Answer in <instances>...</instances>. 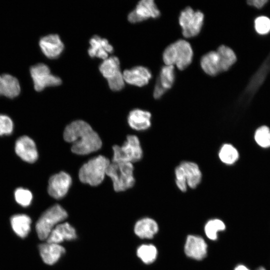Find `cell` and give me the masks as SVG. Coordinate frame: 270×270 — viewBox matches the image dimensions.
I'll use <instances>...</instances> for the list:
<instances>
[{
    "label": "cell",
    "instance_id": "836d02e7",
    "mask_svg": "<svg viewBox=\"0 0 270 270\" xmlns=\"http://www.w3.org/2000/svg\"><path fill=\"white\" fill-rule=\"evenodd\" d=\"M14 124L12 119L5 114H0V136L10 134L13 130Z\"/></svg>",
    "mask_w": 270,
    "mask_h": 270
},
{
    "label": "cell",
    "instance_id": "e575fe53",
    "mask_svg": "<svg viewBox=\"0 0 270 270\" xmlns=\"http://www.w3.org/2000/svg\"><path fill=\"white\" fill-rule=\"evenodd\" d=\"M268 2L267 0H250L247 2L248 5L253 6L258 8H262Z\"/></svg>",
    "mask_w": 270,
    "mask_h": 270
},
{
    "label": "cell",
    "instance_id": "4316f807",
    "mask_svg": "<svg viewBox=\"0 0 270 270\" xmlns=\"http://www.w3.org/2000/svg\"><path fill=\"white\" fill-rule=\"evenodd\" d=\"M216 51L220 60L222 72L227 71L236 62V54L231 48L225 45L220 46Z\"/></svg>",
    "mask_w": 270,
    "mask_h": 270
},
{
    "label": "cell",
    "instance_id": "277c9868",
    "mask_svg": "<svg viewBox=\"0 0 270 270\" xmlns=\"http://www.w3.org/2000/svg\"><path fill=\"white\" fill-rule=\"evenodd\" d=\"M132 164L112 162L108 166L106 175L110 176L116 192H122L132 188L134 184Z\"/></svg>",
    "mask_w": 270,
    "mask_h": 270
},
{
    "label": "cell",
    "instance_id": "74e56055",
    "mask_svg": "<svg viewBox=\"0 0 270 270\" xmlns=\"http://www.w3.org/2000/svg\"><path fill=\"white\" fill-rule=\"evenodd\" d=\"M257 270H266L264 268L262 267L259 268Z\"/></svg>",
    "mask_w": 270,
    "mask_h": 270
},
{
    "label": "cell",
    "instance_id": "7c38bea8",
    "mask_svg": "<svg viewBox=\"0 0 270 270\" xmlns=\"http://www.w3.org/2000/svg\"><path fill=\"white\" fill-rule=\"evenodd\" d=\"M14 150L16 154L27 162H34L38 158L36 144L28 136H23L20 137L16 142Z\"/></svg>",
    "mask_w": 270,
    "mask_h": 270
},
{
    "label": "cell",
    "instance_id": "9a60e30c",
    "mask_svg": "<svg viewBox=\"0 0 270 270\" xmlns=\"http://www.w3.org/2000/svg\"><path fill=\"white\" fill-rule=\"evenodd\" d=\"M122 74L124 82L139 87L147 84L152 76L148 68L140 66L126 70Z\"/></svg>",
    "mask_w": 270,
    "mask_h": 270
},
{
    "label": "cell",
    "instance_id": "2e32d148",
    "mask_svg": "<svg viewBox=\"0 0 270 270\" xmlns=\"http://www.w3.org/2000/svg\"><path fill=\"white\" fill-rule=\"evenodd\" d=\"M88 54L91 58H98L104 60L112 52L114 48L108 41L98 36H93L90 40Z\"/></svg>",
    "mask_w": 270,
    "mask_h": 270
},
{
    "label": "cell",
    "instance_id": "8d00e7d4",
    "mask_svg": "<svg viewBox=\"0 0 270 270\" xmlns=\"http://www.w3.org/2000/svg\"><path fill=\"white\" fill-rule=\"evenodd\" d=\"M3 95V80L2 76L0 75V96Z\"/></svg>",
    "mask_w": 270,
    "mask_h": 270
},
{
    "label": "cell",
    "instance_id": "f1b7e54d",
    "mask_svg": "<svg viewBox=\"0 0 270 270\" xmlns=\"http://www.w3.org/2000/svg\"><path fill=\"white\" fill-rule=\"evenodd\" d=\"M226 229L224 223L220 219L214 218L208 220L204 226V232L210 240H214L218 238V233Z\"/></svg>",
    "mask_w": 270,
    "mask_h": 270
},
{
    "label": "cell",
    "instance_id": "6da1fadb",
    "mask_svg": "<svg viewBox=\"0 0 270 270\" xmlns=\"http://www.w3.org/2000/svg\"><path fill=\"white\" fill-rule=\"evenodd\" d=\"M64 138L72 144V152L80 155L89 154L100 148L102 140L98 134L84 121H74L65 128Z\"/></svg>",
    "mask_w": 270,
    "mask_h": 270
},
{
    "label": "cell",
    "instance_id": "7a4b0ae2",
    "mask_svg": "<svg viewBox=\"0 0 270 270\" xmlns=\"http://www.w3.org/2000/svg\"><path fill=\"white\" fill-rule=\"evenodd\" d=\"M193 50L190 44L186 40L180 39L168 45L162 54L165 65L176 66L180 70H184L192 62Z\"/></svg>",
    "mask_w": 270,
    "mask_h": 270
},
{
    "label": "cell",
    "instance_id": "8992f818",
    "mask_svg": "<svg viewBox=\"0 0 270 270\" xmlns=\"http://www.w3.org/2000/svg\"><path fill=\"white\" fill-rule=\"evenodd\" d=\"M112 162L130 163L140 160L142 156V150L138 138L129 135L122 146L115 145Z\"/></svg>",
    "mask_w": 270,
    "mask_h": 270
},
{
    "label": "cell",
    "instance_id": "5b68a950",
    "mask_svg": "<svg viewBox=\"0 0 270 270\" xmlns=\"http://www.w3.org/2000/svg\"><path fill=\"white\" fill-rule=\"evenodd\" d=\"M67 217L66 212L59 204L46 210L36 223V230L39 238L46 240L52 230Z\"/></svg>",
    "mask_w": 270,
    "mask_h": 270
},
{
    "label": "cell",
    "instance_id": "d4e9b609",
    "mask_svg": "<svg viewBox=\"0 0 270 270\" xmlns=\"http://www.w3.org/2000/svg\"><path fill=\"white\" fill-rule=\"evenodd\" d=\"M3 80V95L7 98H14L20 93V86L18 80L9 74L2 75Z\"/></svg>",
    "mask_w": 270,
    "mask_h": 270
},
{
    "label": "cell",
    "instance_id": "5bb4252c",
    "mask_svg": "<svg viewBox=\"0 0 270 270\" xmlns=\"http://www.w3.org/2000/svg\"><path fill=\"white\" fill-rule=\"evenodd\" d=\"M207 250V244L203 238L194 235L188 236L184 245V252L188 256L201 260L206 256Z\"/></svg>",
    "mask_w": 270,
    "mask_h": 270
},
{
    "label": "cell",
    "instance_id": "8fae6325",
    "mask_svg": "<svg viewBox=\"0 0 270 270\" xmlns=\"http://www.w3.org/2000/svg\"><path fill=\"white\" fill-rule=\"evenodd\" d=\"M72 184V178L67 173L61 172L49 179L48 192L56 199H60L67 194Z\"/></svg>",
    "mask_w": 270,
    "mask_h": 270
},
{
    "label": "cell",
    "instance_id": "3957f363",
    "mask_svg": "<svg viewBox=\"0 0 270 270\" xmlns=\"http://www.w3.org/2000/svg\"><path fill=\"white\" fill-rule=\"evenodd\" d=\"M110 163V160L102 156H98L90 160L80 170V180L92 186L100 184L106 175Z\"/></svg>",
    "mask_w": 270,
    "mask_h": 270
},
{
    "label": "cell",
    "instance_id": "d590c367",
    "mask_svg": "<svg viewBox=\"0 0 270 270\" xmlns=\"http://www.w3.org/2000/svg\"><path fill=\"white\" fill-rule=\"evenodd\" d=\"M234 270H250L248 268L244 265L240 264L236 266Z\"/></svg>",
    "mask_w": 270,
    "mask_h": 270
},
{
    "label": "cell",
    "instance_id": "484cf974",
    "mask_svg": "<svg viewBox=\"0 0 270 270\" xmlns=\"http://www.w3.org/2000/svg\"><path fill=\"white\" fill-rule=\"evenodd\" d=\"M218 156L222 163L232 165L238 160L240 155L238 150L233 145L224 144L219 150Z\"/></svg>",
    "mask_w": 270,
    "mask_h": 270
},
{
    "label": "cell",
    "instance_id": "1f68e13d",
    "mask_svg": "<svg viewBox=\"0 0 270 270\" xmlns=\"http://www.w3.org/2000/svg\"><path fill=\"white\" fill-rule=\"evenodd\" d=\"M254 28L259 34H268L270 32V19L265 16L257 18L254 20Z\"/></svg>",
    "mask_w": 270,
    "mask_h": 270
},
{
    "label": "cell",
    "instance_id": "4fadbf2b",
    "mask_svg": "<svg viewBox=\"0 0 270 270\" xmlns=\"http://www.w3.org/2000/svg\"><path fill=\"white\" fill-rule=\"evenodd\" d=\"M39 44L44 54L51 59L58 57L64 49V44L56 34H50L42 37Z\"/></svg>",
    "mask_w": 270,
    "mask_h": 270
},
{
    "label": "cell",
    "instance_id": "4dcf8cb0",
    "mask_svg": "<svg viewBox=\"0 0 270 270\" xmlns=\"http://www.w3.org/2000/svg\"><path fill=\"white\" fill-rule=\"evenodd\" d=\"M14 196L17 203L24 207L28 206L32 200V194L31 192L22 188H18L16 190Z\"/></svg>",
    "mask_w": 270,
    "mask_h": 270
},
{
    "label": "cell",
    "instance_id": "9c48e42d",
    "mask_svg": "<svg viewBox=\"0 0 270 270\" xmlns=\"http://www.w3.org/2000/svg\"><path fill=\"white\" fill-rule=\"evenodd\" d=\"M30 73L36 90L40 92L46 86H58L62 84L60 78L50 73L48 66L38 64L32 66Z\"/></svg>",
    "mask_w": 270,
    "mask_h": 270
},
{
    "label": "cell",
    "instance_id": "603a6c76",
    "mask_svg": "<svg viewBox=\"0 0 270 270\" xmlns=\"http://www.w3.org/2000/svg\"><path fill=\"white\" fill-rule=\"evenodd\" d=\"M10 224L14 232L20 237L24 238L30 229L31 219L24 214H18L10 218Z\"/></svg>",
    "mask_w": 270,
    "mask_h": 270
},
{
    "label": "cell",
    "instance_id": "30bf717a",
    "mask_svg": "<svg viewBox=\"0 0 270 270\" xmlns=\"http://www.w3.org/2000/svg\"><path fill=\"white\" fill-rule=\"evenodd\" d=\"M160 16V10L153 0H142L129 13L128 18L131 23H137L150 18H156Z\"/></svg>",
    "mask_w": 270,
    "mask_h": 270
},
{
    "label": "cell",
    "instance_id": "ffe728a7",
    "mask_svg": "<svg viewBox=\"0 0 270 270\" xmlns=\"http://www.w3.org/2000/svg\"><path fill=\"white\" fill-rule=\"evenodd\" d=\"M200 66L203 71L210 76H216L222 72L221 62L216 51H210L200 59Z\"/></svg>",
    "mask_w": 270,
    "mask_h": 270
},
{
    "label": "cell",
    "instance_id": "83f0119b",
    "mask_svg": "<svg viewBox=\"0 0 270 270\" xmlns=\"http://www.w3.org/2000/svg\"><path fill=\"white\" fill-rule=\"evenodd\" d=\"M138 256L145 264L153 262L158 255L156 247L153 244H142L137 250Z\"/></svg>",
    "mask_w": 270,
    "mask_h": 270
},
{
    "label": "cell",
    "instance_id": "d6986e66",
    "mask_svg": "<svg viewBox=\"0 0 270 270\" xmlns=\"http://www.w3.org/2000/svg\"><path fill=\"white\" fill-rule=\"evenodd\" d=\"M151 114L146 110L134 109L128 116V122L129 126L136 130H144L151 126Z\"/></svg>",
    "mask_w": 270,
    "mask_h": 270
},
{
    "label": "cell",
    "instance_id": "ac0fdd59",
    "mask_svg": "<svg viewBox=\"0 0 270 270\" xmlns=\"http://www.w3.org/2000/svg\"><path fill=\"white\" fill-rule=\"evenodd\" d=\"M38 249L42 260L49 265L57 262L66 252L60 244L48 242L40 244Z\"/></svg>",
    "mask_w": 270,
    "mask_h": 270
},
{
    "label": "cell",
    "instance_id": "cb8c5ba5",
    "mask_svg": "<svg viewBox=\"0 0 270 270\" xmlns=\"http://www.w3.org/2000/svg\"><path fill=\"white\" fill-rule=\"evenodd\" d=\"M175 78L174 66L165 65L161 68L155 84L160 87L166 92L168 90L172 88Z\"/></svg>",
    "mask_w": 270,
    "mask_h": 270
},
{
    "label": "cell",
    "instance_id": "f546056e",
    "mask_svg": "<svg viewBox=\"0 0 270 270\" xmlns=\"http://www.w3.org/2000/svg\"><path fill=\"white\" fill-rule=\"evenodd\" d=\"M254 139L256 144L262 148L270 147V128L266 126L258 128L254 134Z\"/></svg>",
    "mask_w": 270,
    "mask_h": 270
},
{
    "label": "cell",
    "instance_id": "7402d4cb",
    "mask_svg": "<svg viewBox=\"0 0 270 270\" xmlns=\"http://www.w3.org/2000/svg\"><path fill=\"white\" fill-rule=\"evenodd\" d=\"M184 169L187 186L194 188L200 184L202 174L198 166L195 162L184 161L180 164Z\"/></svg>",
    "mask_w": 270,
    "mask_h": 270
},
{
    "label": "cell",
    "instance_id": "52a82bcc",
    "mask_svg": "<svg viewBox=\"0 0 270 270\" xmlns=\"http://www.w3.org/2000/svg\"><path fill=\"white\" fill-rule=\"evenodd\" d=\"M204 17L201 11H195L189 6L182 10L178 17V22L184 36L190 38L198 36L204 24Z\"/></svg>",
    "mask_w": 270,
    "mask_h": 270
},
{
    "label": "cell",
    "instance_id": "d6a6232c",
    "mask_svg": "<svg viewBox=\"0 0 270 270\" xmlns=\"http://www.w3.org/2000/svg\"><path fill=\"white\" fill-rule=\"evenodd\" d=\"M174 174L176 184L178 188L182 192H186L188 188L186 180L184 169L180 164L176 168Z\"/></svg>",
    "mask_w": 270,
    "mask_h": 270
},
{
    "label": "cell",
    "instance_id": "44dd1931",
    "mask_svg": "<svg viewBox=\"0 0 270 270\" xmlns=\"http://www.w3.org/2000/svg\"><path fill=\"white\" fill-rule=\"evenodd\" d=\"M158 226L152 218H146L138 220L134 228L136 236L142 238H152L157 233Z\"/></svg>",
    "mask_w": 270,
    "mask_h": 270
},
{
    "label": "cell",
    "instance_id": "e0dca14e",
    "mask_svg": "<svg viewBox=\"0 0 270 270\" xmlns=\"http://www.w3.org/2000/svg\"><path fill=\"white\" fill-rule=\"evenodd\" d=\"M76 238L75 229L68 222L58 224L50 232L46 242L59 244L64 240H70Z\"/></svg>",
    "mask_w": 270,
    "mask_h": 270
},
{
    "label": "cell",
    "instance_id": "ba28073f",
    "mask_svg": "<svg viewBox=\"0 0 270 270\" xmlns=\"http://www.w3.org/2000/svg\"><path fill=\"white\" fill-rule=\"evenodd\" d=\"M99 69L112 90L118 91L123 88L124 80L120 70V62L116 56H111L104 60Z\"/></svg>",
    "mask_w": 270,
    "mask_h": 270
}]
</instances>
